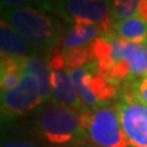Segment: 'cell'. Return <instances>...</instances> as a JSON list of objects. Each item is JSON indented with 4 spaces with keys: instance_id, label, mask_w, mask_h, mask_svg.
<instances>
[{
    "instance_id": "cell-1",
    "label": "cell",
    "mask_w": 147,
    "mask_h": 147,
    "mask_svg": "<svg viewBox=\"0 0 147 147\" xmlns=\"http://www.w3.org/2000/svg\"><path fill=\"white\" fill-rule=\"evenodd\" d=\"M38 54H53L61 39V28L53 17L37 7L22 6L3 10V17Z\"/></svg>"
},
{
    "instance_id": "cell-2",
    "label": "cell",
    "mask_w": 147,
    "mask_h": 147,
    "mask_svg": "<svg viewBox=\"0 0 147 147\" xmlns=\"http://www.w3.org/2000/svg\"><path fill=\"white\" fill-rule=\"evenodd\" d=\"M37 129L45 141L55 146L84 147L91 141L81 123L80 114L54 102L40 109Z\"/></svg>"
},
{
    "instance_id": "cell-3",
    "label": "cell",
    "mask_w": 147,
    "mask_h": 147,
    "mask_svg": "<svg viewBox=\"0 0 147 147\" xmlns=\"http://www.w3.org/2000/svg\"><path fill=\"white\" fill-rule=\"evenodd\" d=\"M80 119L92 144L98 147H129L115 103L80 113Z\"/></svg>"
},
{
    "instance_id": "cell-4",
    "label": "cell",
    "mask_w": 147,
    "mask_h": 147,
    "mask_svg": "<svg viewBox=\"0 0 147 147\" xmlns=\"http://www.w3.org/2000/svg\"><path fill=\"white\" fill-rule=\"evenodd\" d=\"M47 11L65 18L66 22L97 25L103 33H109L113 22L112 6L108 0H49Z\"/></svg>"
},
{
    "instance_id": "cell-5",
    "label": "cell",
    "mask_w": 147,
    "mask_h": 147,
    "mask_svg": "<svg viewBox=\"0 0 147 147\" xmlns=\"http://www.w3.org/2000/svg\"><path fill=\"white\" fill-rule=\"evenodd\" d=\"M69 74L79 97L87 108L94 109L110 104L119 97V87L100 75L92 58L88 64L72 69Z\"/></svg>"
},
{
    "instance_id": "cell-6",
    "label": "cell",
    "mask_w": 147,
    "mask_h": 147,
    "mask_svg": "<svg viewBox=\"0 0 147 147\" xmlns=\"http://www.w3.org/2000/svg\"><path fill=\"white\" fill-rule=\"evenodd\" d=\"M44 102L47 100L38 81L25 72L20 85L10 91L1 92V117L3 119H13L32 112Z\"/></svg>"
},
{
    "instance_id": "cell-7",
    "label": "cell",
    "mask_w": 147,
    "mask_h": 147,
    "mask_svg": "<svg viewBox=\"0 0 147 147\" xmlns=\"http://www.w3.org/2000/svg\"><path fill=\"white\" fill-rule=\"evenodd\" d=\"M50 66V87H52V100L54 103L65 105L77 113H81L87 107L82 103L79 93L74 86L70 74L65 67V60L60 48H57L49 57Z\"/></svg>"
},
{
    "instance_id": "cell-8",
    "label": "cell",
    "mask_w": 147,
    "mask_h": 147,
    "mask_svg": "<svg viewBox=\"0 0 147 147\" xmlns=\"http://www.w3.org/2000/svg\"><path fill=\"white\" fill-rule=\"evenodd\" d=\"M129 147H147V107L119 93L115 102Z\"/></svg>"
},
{
    "instance_id": "cell-9",
    "label": "cell",
    "mask_w": 147,
    "mask_h": 147,
    "mask_svg": "<svg viewBox=\"0 0 147 147\" xmlns=\"http://www.w3.org/2000/svg\"><path fill=\"white\" fill-rule=\"evenodd\" d=\"M0 53L1 58H30L38 54V52L4 18L0 21Z\"/></svg>"
},
{
    "instance_id": "cell-10",
    "label": "cell",
    "mask_w": 147,
    "mask_h": 147,
    "mask_svg": "<svg viewBox=\"0 0 147 147\" xmlns=\"http://www.w3.org/2000/svg\"><path fill=\"white\" fill-rule=\"evenodd\" d=\"M104 34L102 28L97 25L77 22L74 24L61 39V49H75V48H87L99 36Z\"/></svg>"
},
{
    "instance_id": "cell-11",
    "label": "cell",
    "mask_w": 147,
    "mask_h": 147,
    "mask_svg": "<svg viewBox=\"0 0 147 147\" xmlns=\"http://www.w3.org/2000/svg\"><path fill=\"white\" fill-rule=\"evenodd\" d=\"M28 58L4 57L0 64V88L1 92L10 91L20 85L25 75Z\"/></svg>"
},
{
    "instance_id": "cell-12",
    "label": "cell",
    "mask_w": 147,
    "mask_h": 147,
    "mask_svg": "<svg viewBox=\"0 0 147 147\" xmlns=\"http://www.w3.org/2000/svg\"><path fill=\"white\" fill-rule=\"evenodd\" d=\"M110 34H114L129 42H146L147 40V24L139 17H131L126 20H117L113 22Z\"/></svg>"
},
{
    "instance_id": "cell-13",
    "label": "cell",
    "mask_w": 147,
    "mask_h": 147,
    "mask_svg": "<svg viewBox=\"0 0 147 147\" xmlns=\"http://www.w3.org/2000/svg\"><path fill=\"white\" fill-rule=\"evenodd\" d=\"M120 93L129 96L136 102L147 107V76L127 82L120 88Z\"/></svg>"
},
{
    "instance_id": "cell-14",
    "label": "cell",
    "mask_w": 147,
    "mask_h": 147,
    "mask_svg": "<svg viewBox=\"0 0 147 147\" xmlns=\"http://www.w3.org/2000/svg\"><path fill=\"white\" fill-rule=\"evenodd\" d=\"M142 0H112V15L114 20H126L137 15Z\"/></svg>"
},
{
    "instance_id": "cell-15",
    "label": "cell",
    "mask_w": 147,
    "mask_h": 147,
    "mask_svg": "<svg viewBox=\"0 0 147 147\" xmlns=\"http://www.w3.org/2000/svg\"><path fill=\"white\" fill-rule=\"evenodd\" d=\"M0 1H1V9L3 10H7V9H13V7L37 5L38 6L37 9L44 11L48 0H0Z\"/></svg>"
},
{
    "instance_id": "cell-16",
    "label": "cell",
    "mask_w": 147,
    "mask_h": 147,
    "mask_svg": "<svg viewBox=\"0 0 147 147\" xmlns=\"http://www.w3.org/2000/svg\"><path fill=\"white\" fill-rule=\"evenodd\" d=\"M1 147H38V146L27 140L13 139V140H7L5 142H3Z\"/></svg>"
},
{
    "instance_id": "cell-17",
    "label": "cell",
    "mask_w": 147,
    "mask_h": 147,
    "mask_svg": "<svg viewBox=\"0 0 147 147\" xmlns=\"http://www.w3.org/2000/svg\"><path fill=\"white\" fill-rule=\"evenodd\" d=\"M137 17L147 24V0H142L137 9Z\"/></svg>"
}]
</instances>
